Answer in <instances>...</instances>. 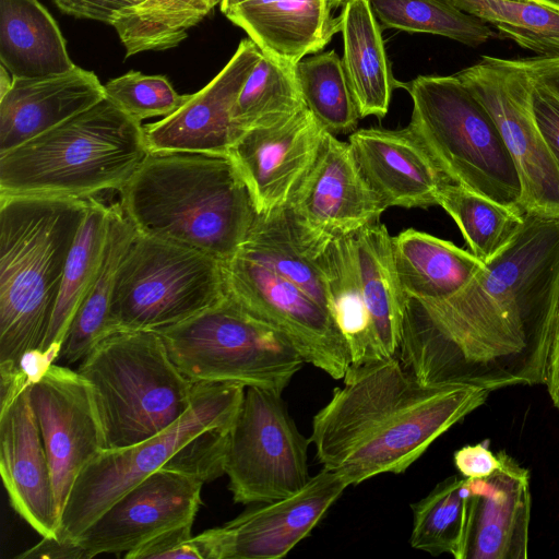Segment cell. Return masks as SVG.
Segmentation results:
<instances>
[{
	"instance_id": "48",
	"label": "cell",
	"mask_w": 559,
	"mask_h": 559,
	"mask_svg": "<svg viewBox=\"0 0 559 559\" xmlns=\"http://www.w3.org/2000/svg\"><path fill=\"white\" fill-rule=\"evenodd\" d=\"M13 82L12 74L4 66H0V97L3 96L11 87Z\"/></svg>"
},
{
	"instance_id": "49",
	"label": "cell",
	"mask_w": 559,
	"mask_h": 559,
	"mask_svg": "<svg viewBox=\"0 0 559 559\" xmlns=\"http://www.w3.org/2000/svg\"><path fill=\"white\" fill-rule=\"evenodd\" d=\"M253 1V0H222L219 8L223 13L228 11L231 8H235L237 5H240L242 3Z\"/></svg>"
},
{
	"instance_id": "8",
	"label": "cell",
	"mask_w": 559,
	"mask_h": 559,
	"mask_svg": "<svg viewBox=\"0 0 559 559\" xmlns=\"http://www.w3.org/2000/svg\"><path fill=\"white\" fill-rule=\"evenodd\" d=\"M157 332L176 367L192 383H237L282 393L305 364L284 334L227 295Z\"/></svg>"
},
{
	"instance_id": "3",
	"label": "cell",
	"mask_w": 559,
	"mask_h": 559,
	"mask_svg": "<svg viewBox=\"0 0 559 559\" xmlns=\"http://www.w3.org/2000/svg\"><path fill=\"white\" fill-rule=\"evenodd\" d=\"M118 193L138 233L223 262L246 240L257 215L229 156L148 151Z\"/></svg>"
},
{
	"instance_id": "11",
	"label": "cell",
	"mask_w": 559,
	"mask_h": 559,
	"mask_svg": "<svg viewBox=\"0 0 559 559\" xmlns=\"http://www.w3.org/2000/svg\"><path fill=\"white\" fill-rule=\"evenodd\" d=\"M309 438L298 430L282 393L248 386L228 431L225 474L233 500L272 502L304 488Z\"/></svg>"
},
{
	"instance_id": "44",
	"label": "cell",
	"mask_w": 559,
	"mask_h": 559,
	"mask_svg": "<svg viewBox=\"0 0 559 559\" xmlns=\"http://www.w3.org/2000/svg\"><path fill=\"white\" fill-rule=\"evenodd\" d=\"M488 441L467 444L455 451L453 460L456 469L464 477L485 478L500 467V457L490 451Z\"/></svg>"
},
{
	"instance_id": "18",
	"label": "cell",
	"mask_w": 559,
	"mask_h": 559,
	"mask_svg": "<svg viewBox=\"0 0 559 559\" xmlns=\"http://www.w3.org/2000/svg\"><path fill=\"white\" fill-rule=\"evenodd\" d=\"M31 384L19 378L0 389V473L15 512L41 537H58L60 513Z\"/></svg>"
},
{
	"instance_id": "19",
	"label": "cell",
	"mask_w": 559,
	"mask_h": 559,
	"mask_svg": "<svg viewBox=\"0 0 559 559\" xmlns=\"http://www.w3.org/2000/svg\"><path fill=\"white\" fill-rule=\"evenodd\" d=\"M288 206L300 223L329 239L378 223L388 209L361 174L348 142L329 131Z\"/></svg>"
},
{
	"instance_id": "17",
	"label": "cell",
	"mask_w": 559,
	"mask_h": 559,
	"mask_svg": "<svg viewBox=\"0 0 559 559\" xmlns=\"http://www.w3.org/2000/svg\"><path fill=\"white\" fill-rule=\"evenodd\" d=\"M326 130L306 107L274 123L243 131L228 156L250 193L255 213L286 206L313 164Z\"/></svg>"
},
{
	"instance_id": "14",
	"label": "cell",
	"mask_w": 559,
	"mask_h": 559,
	"mask_svg": "<svg viewBox=\"0 0 559 559\" xmlns=\"http://www.w3.org/2000/svg\"><path fill=\"white\" fill-rule=\"evenodd\" d=\"M324 467L296 493L257 503L222 526L194 536L202 559H278L307 537L347 488Z\"/></svg>"
},
{
	"instance_id": "9",
	"label": "cell",
	"mask_w": 559,
	"mask_h": 559,
	"mask_svg": "<svg viewBox=\"0 0 559 559\" xmlns=\"http://www.w3.org/2000/svg\"><path fill=\"white\" fill-rule=\"evenodd\" d=\"M224 262L194 248L136 231L117 271L112 332L159 331L226 297Z\"/></svg>"
},
{
	"instance_id": "30",
	"label": "cell",
	"mask_w": 559,
	"mask_h": 559,
	"mask_svg": "<svg viewBox=\"0 0 559 559\" xmlns=\"http://www.w3.org/2000/svg\"><path fill=\"white\" fill-rule=\"evenodd\" d=\"M87 201L86 213L67 258L53 313L38 348L49 365L57 361L69 326L95 282L105 257L111 205L95 197Z\"/></svg>"
},
{
	"instance_id": "20",
	"label": "cell",
	"mask_w": 559,
	"mask_h": 559,
	"mask_svg": "<svg viewBox=\"0 0 559 559\" xmlns=\"http://www.w3.org/2000/svg\"><path fill=\"white\" fill-rule=\"evenodd\" d=\"M262 51L242 39L218 74L174 114L144 126L148 151L190 152L228 156L241 134L233 123L238 94Z\"/></svg>"
},
{
	"instance_id": "53",
	"label": "cell",
	"mask_w": 559,
	"mask_h": 559,
	"mask_svg": "<svg viewBox=\"0 0 559 559\" xmlns=\"http://www.w3.org/2000/svg\"><path fill=\"white\" fill-rule=\"evenodd\" d=\"M511 1H532V0H511Z\"/></svg>"
},
{
	"instance_id": "41",
	"label": "cell",
	"mask_w": 559,
	"mask_h": 559,
	"mask_svg": "<svg viewBox=\"0 0 559 559\" xmlns=\"http://www.w3.org/2000/svg\"><path fill=\"white\" fill-rule=\"evenodd\" d=\"M192 525L187 524L164 532L141 547L127 552L123 557L128 559H202L194 536L191 533Z\"/></svg>"
},
{
	"instance_id": "16",
	"label": "cell",
	"mask_w": 559,
	"mask_h": 559,
	"mask_svg": "<svg viewBox=\"0 0 559 559\" xmlns=\"http://www.w3.org/2000/svg\"><path fill=\"white\" fill-rule=\"evenodd\" d=\"M203 485L190 475L162 467L124 492L74 542L90 559L126 555L164 532L193 524Z\"/></svg>"
},
{
	"instance_id": "24",
	"label": "cell",
	"mask_w": 559,
	"mask_h": 559,
	"mask_svg": "<svg viewBox=\"0 0 559 559\" xmlns=\"http://www.w3.org/2000/svg\"><path fill=\"white\" fill-rule=\"evenodd\" d=\"M328 0H253L224 14L242 28L262 53L296 66L321 51L341 32Z\"/></svg>"
},
{
	"instance_id": "45",
	"label": "cell",
	"mask_w": 559,
	"mask_h": 559,
	"mask_svg": "<svg viewBox=\"0 0 559 559\" xmlns=\"http://www.w3.org/2000/svg\"><path fill=\"white\" fill-rule=\"evenodd\" d=\"M19 559H90L86 551L72 539L41 537L33 547L17 555Z\"/></svg>"
},
{
	"instance_id": "6",
	"label": "cell",
	"mask_w": 559,
	"mask_h": 559,
	"mask_svg": "<svg viewBox=\"0 0 559 559\" xmlns=\"http://www.w3.org/2000/svg\"><path fill=\"white\" fill-rule=\"evenodd\" d=\"M91 384L105 449L124 448L164 431L190 408L193 388L156 331L119 330L78 368Z\"/></svg>"
},
{
	"instance_id": "40",
	"label": "cell",
	"mask_w": 559,
	"mask_h": 559,
	"mask_svg": "<svg viewBox=\"0 0 559 559\" xmlns=\"http://www.w3.org/2000/svg\"><path fill=\"white\" fill-rule=\"evenodd\" d=\"M104 87L106 98L139 122L174 114L191 95L178 94L164 75H145L133 70L109 80Z\"/></svg>"
},
{
	"instance_id": "39",
	"label": "cell",
	"mask_w": 559,
	"mask_h": 559,
	"mask_svg": "<svg viewBox=\"0 0 559 559\" xmlns=\"http://www.w3.org/2000/svg\"><path fill=\"white\" fill-rule=\"evenodd\" d=\"M537 57L559 58V12L533 1L451 0Z\"/></svg>"
},
{
	"instance_id": "13",
	"label": "cell",
	"mask_w": 559,
	"mask_h": 559,
	"mask_svg": "<svg viewBox=\"0 0 559 559\" xmlns=\"http://www.w3.org/2000/svg\"><path fill=\"white\" fill-rule=\"evenodd\" d=\"M226 295L284 334L305 362L343 379L352 365L347 343L332 314L293 283L235 253L223 264Z\"/></svg>"
},
{
	"instance_id": "33",
	"label": "cell",
	"mask_w": 559,
	"mask_h": 559,
	"mask_svg": "<svg viewBox=\"0 0 559 559\" xmlns=\"http://www.w3.org/2000/svg\"><path fill=\"white\" fill-rule=\"evenodd\" d=\"M222 0H148L119 14L112 23L126 58L144 51L178 46L188 31L207 16Z\"/></svg>"
},
{
	"instance_id": "4",
	"label": "cell",
	"mask_w": 559,
	"mask_h": 559,
	"mask_svg": "<svg viewBox=\"0 0 559 559\" xmlns=\"http://www.w3.org/2000/svg\"><path fill=\"white\" fill-rule=\"evenodd\" d=\"M87 199L0 194V377L45 338Z\"/></svg>"
},
{
	"instance_id": "1",
	"label": "cell",
	"mask_w": 559,
	"mask_h": 559,
	"mask_svg": "<svg viewBox=\"0 0 559 559\" xmlns=\"http://www.w3.org/2000/svg\"><path fill=\"white\" fill-rule=\"evenodd\" d=\"M559 309V218L525 214L454 296L407 298L397 358L419 382L497 390L546 382Z\"/></svg>"
},
{
	"instance_id": "38",
	"label": "cell",
	"mask_w": 559,
	"mask_h": 559,
	"mask_svg": "<svg viewBox=\"0 0 559 559\" xmlns=\"http://www.w3.org/2000/svg\"><path fill=\"white\" fill-rule=\"evenodd\" d=\"M381 26L409 33L440 35L469 47L489 40L493 32L480 19L451 0H369Z\"/></svg>"
},
{
	"instance_id": "2",
	"label": "cell",
	"mask_w": 559,
	"mask_h": 559,
	"mask_svg": "<svg viewBox=\"0 0 559 559\" xmlns=\"http://www.w3.org/2000/svg\"><path fill=\"white\" fill-rule=\"evenodd\" d=\"M343 380L313 416L309 441L322 467L340 474L347 486L404 473L490 392L424 384L397 356L350 365Z\"/></svg>"
},
{
	"instance_id": "29",
	"label": "cell",
	"mask_w": 559,
	"mask_h": 559,
	"mask_svg": "<svg viewBox=\"0 0 559 559\" xmlns=\"http://www.w3.org/2000/svg\"><path fill=\"white\" fill-rule=\"evenodd\" d=\"M0 61L13 78H44L72 70L66 40L38 0H0Z\"/></svg>"
},
{
	"instance_id": "23",
	"label": "cell",
	"mask_w": 559,
	"mask_h": 559,
	"mask_svg": "<svg viewBox=\"0 0 559 559\" xmlns=\"http://www.w3.org/2000/svg\"><path fill=\"white\" fill-rule=\"evenodd\" d=\"M106 98L97 75L75 66L44 78H13L0 97V154L52 129Z\"/></svg>"
},
{
	"instance_id": "10",
	"label": "cell",
	"mask_w": 559,
	"mask_h": 559,
	"mask_svg": "<svg viewBox=\"0 0 559 559\" xmlns=\"http://www.w3.org/2000/svg\"><path fill=\"white\" fill-rule=\"evenodd\" d=\"M245 390L237 383H194L190 408L167 429L129 447L99 451L75 479L60 515L58 537L74 540L124 492L164 467L197 436L230 426Z\"/></svg>"
},
{
	"instance_id": "26",
	"label": "cell",
	"mask_w": 559,
	"mask_h": 559,
	"mask_svg": "<svg viewBox=\"0 0 559 559\" xmlns=\"http://www.w3.org/2000/svg\"><path fill=\"white\" fill-rule=\"evenodd\" d=\"M362 298L380 359L399 352L407 297L401 286L384 224H369L349 235Z\"/></svg>"
},
{
	"instance_id": "15",
	"label": "cell",
	"mask_w": 559,
	"mask_h": 559,
	"mask_svg": "<svg viewBox=\"0 0 559 559\" xmlns=\"http://www.w3.org/2000/svg\"><path fill=\"white\" fill-rule=\"evenodd\" d=\"M29 395L61 515L76 477L105 449L95 396L78 370L56 364L31 384Z\"/></svg>"
},
{
	"instance_id": "21",
	"label": "cell",
	"mask_w": 559,
	"mask_h": 559,
	"mask_svg": "<svg viewBox=\"0 0 559 559\" xmlns=\"http://www.w3.org/2000/svg\"><path fill=\"white\" fill-rule=\"evenodd\" d=\"M490 476L474 478L461 559H525L531 518L530 473L504 452Z\"/></svg>"
},
{
	"instance_id": "43",
	"label": "cell",
	"mask_w": 559,
	"mask_h": 559,
	"mask_svg": "<svg viewBox=\"0 0 559 559\" xmlns=\"http://www.w3.org/2000/svg\"><path fill=\"white\" fill-rule=\"evenodd\" d=\"M53 2L67 15L112 25L116 17L133 8L138 0H53Z\"/></svg>"
},
{
	"instance_id": "12",
	"label": "cell",
	"mask_w": 559,
	"mask_h": 559,
	"mask_svg": "<svg viewBox=\"0 0 559 559\" xmlns=\"http://www.w3.org/2000/svg\"><path fill=\"white\" fill-rule=\"evenodd\" d=\"M454 75L492 117L516 167L525 214L559 218V166L535 119L532 78L510 59L491 56Z\"/></svg>"
},
{
	"instance_id": "35",
	"label": "cell",
	"mask_w": 559,
	"mask_h": 559,
	"mask_svg": "<svg viewBox=\"0 0 559 559\" xmlns=\"http://www.w3.org/2000/svg\"><path fill=\"white\" fill-rule=\"evenodd\" d=\"M437 205L453 218L469 251L484 264L512 239L525 216L447 180L438 188Z\"/></svg>"
},
{
	"instance_id": "37",
	"label": "cell",
	"mask_w": 559,
	"mask_h": 559,
	"mask_svg": "<svg viewBox=\"0 0 559 559\" xmlns=\"http://www.w3.org/2000/svg\"><path fill=\"white\" fill-rule=\"evenodd\" d=\"M295 72L306 107L326 131L336 135L356 130L360 116L334 50L301 59Z\"/></svg>"
},
{
	"instance_id": "25",
	"label": "cell",
	"mask_w": 559,
	"mask_h": 559,
	"mask_svg": "<svg viewBox=\"0 0 559 559\" xmlns=\"http://www.w3.org/2000/svg\"><path fill=\"white\" fill-rule=\"evenodd\" d=\"M332 240L300 223L287 204L265 215L257 214L236 253L293 283L331 313L325 251Z\"/></svg>"
},
{
	"instance_id": "51",
	"label": "cell",
	"mask_w": 559,
	"mask_h": 559,
	"mask_svg": "<svg viewBox=\"0 0 559 559\" xmlns=\"http://www.w3.org/2000/svg\"><path fill=\"white\" fill-rule=\"evenodd\" d=\"M331 8L334 9V8H337L340 7L341 4H343L346 0H328Z\"/></svg>"
},
{
	"instance_id": "7",
	"label": "cell",
	"mask_w": 559,
	"mask_h": 559,
	"mask_svg": "<svg viewBox=\"0 0 559 559\" xmlns=\"http://www.w3.org/2000/svg\"><path fill=\"white\" fill-rule=\"evenodd\" d=\"M404 88L413 110L408 128L443 178L525 215L516 167L478 98L455 75H418Z\"/></svg>"
},
{
	"instance_id": "34",
	"label": "cell",
	"mask_w": 559,
	"mask_h": 559,
	"mask_svg": "<svg viewBox=\"0 0 559 559\" xmlns=\"http://www.w3.org/2000/svg\"><path fill=\"white\" fill-rule=\"evenodd\" d=\"M325 273L331 314L347 343L352 365L380 359L357 278L349 235L328 245Z\"/></svg>"
},
{
	"instance_id": "31",
	"label": "cell",
	"mask_w": 559,
	"mask_h": 559,
	"mask_svg": "<svg viewBox=\"0 0 559 559\" xmlns=\"http://www.w3.org/2000/svg\"><path fill=\"white\" fill-rule=\"evenodd\" d=\"M136 230L119 203L111 204L109 231L100 271L80 305L57 360L81 361L102 340L112 333L110 308L118 267Z\"/></svg>"
},
{
	"instance_id": "47",
	"label": "cell",
	"mask_w": 559,
	"mask_h": 559,
	"mask_svg": "<svg viewBox=\"0 0 559 559\" xmlns=\"http://www.w3.org/2000/svg\"><path fill=\"white\" fill-rule=\"evenodd\" d=\"M545 384L552 404L559 409V309L549 348Z\"/></svg>"
},
{
	"instance_id": "27",
	"label": "cell",
	"mask_w": 559,
	"mask_h": 559,
	"mask_svg": "<svg viewBox=\"0 0 559 559\" xmlns=\"http://www.w3.org/2000/svg\"><path fill=\"white\" fill-rule=\"evenodd\" d=\"M341 33L342 64L360 118L379 119L389 111L392 93L405 83L393 76L381 35V25L369 0L343 3Z\"/></svg>"
},
{
	"instance_id": "50",
	"label": "cell",
	"mask_w": 559,
	"mask_h": 559,
	"mask_svg": "<svg viewBox=\"0 0 559 559\" xmlns=\"http://www.w3.org/2000/svg\"><path fill=\"white\" fill-rule=\"evenodd\" d=\"M532 1L559 12V0H532Z\"/></svg>"
},
{
	"instance_id": "52",
	"label": "cell",
	"mask_w": 559,
	"mask_h": 559,
	"mask_svg": "<svg viewBox=\"0 0 559 559\" xmlns=\"http://www.w3.org/2000/svg\"><path fill=\"white\" fill-rule=\"evenodd\" d=\"M147 1H148V0H138L136 4H135L133 8L139 7V5H141V4H143V3L147 2ZM133 8H131V9H133ZM129 10H130V9H129ZM127 11H128V10H127ZM124 12H126V11H124ZM122 13H123V12H122ZM120 14H121V13H120Z\"/></svg>"
},
{
	"instance_id": "22",
	"label": "cell",
	"mask_w": 559,
	"mask_h": 559,
	"mask_svg": "<svg viewBox=\"0 0 559 559\" xmlns=\"http://www.w3.org/2000/svg\"><path fill=\"white\" fill-rule=\"evenodd\" d=\"M356 163L386 207L437 205L445 180L408 126L400 130L358 129L348 136Z\"/></svg>"
},
{
	"instance_id": "42",
	"label": "cell",
	"mask_w": 559,
	"mask_h": 559,
	"mask_svg": "<svg viewBox=\"0 0 559 559\" xmlns=\"http://www.w3.org/2000/svg\"><path fill=\"white\" fill-rule=\"evenodd\" d=\"M532 104L538 128L559 166V99L533 81Z\"/></svg>"
},
{
	"instance_id": "32",
	"label": "cell",
	"mask_w": 559,
	"mask_h": 559,
	"mask_svg": "<svg viewBox=\"0 0 559 559\" xmlns=\"http://www.w3.org/2000/svg\"><path fill=\"white\" fill-rule=\"evenodd\" d=\"M473 492L474 478L453 475L413 503L411 546L461 559Z\"/></svg>"
},
{
	"instance_id": "5",
	"label": "cell",
	"mask_w": 559,
	"mask_h": 559,
	"mask_svg": "<svg viewBox=\"0 0 559 559\" xmlns=\"http://www.w3.org/2000/svg\"><path fill=\"white\" fill-rule=\"evenodd\" d=\"M148 150L144 126L104 98L0 154V194L88 199L119 190Z\"/></svg>"
},
{
	"instance_id": "46",
	"label": "cell",
	"mask_w": 559,
	"mask_h": 559,
	"mask_svg": "<svg viewBox=\"0 0 559 559\" xmlns=\"http://www.w3.org/2000/svg\"><path fill=\"white\" fill-rule=\"evenodd\" d=\"M510 61L524 69L533 81L542 84L559 99V58L532 57Z\"/></svg>"
},
{
	"instance_id": "28",
	"label": "cell",
	"mask_w": 559,
	"mask_h": 559,
	"mask_svg": "<svg viewBox=\"0 0 559 559\" xmlns=\"http://www.w3.org/2000/svg\"><path fill=\"white\" fill-rule=\"evenodd\" d=\"M392 251L406 297L421 301L454 296L485 265L471 251L413 228L392 237Z\"/></svg>"
},
{
	"instance_id": "36",
	"label": "cell",
	"mask_w": 559,
	"mask_h": 559,
	"mask_svg": "<svg viewBox=\"0 0 559 559\" xmlns=\"http://www.w3.org/2000/svg\"><path fill=\"white\" fill-rule=\"evenodd\" d=\"M306 108L295 66L264 53L243 83L233 108V123L243 131L274 123Z\"/></svg>"
}]
</instances>
